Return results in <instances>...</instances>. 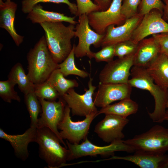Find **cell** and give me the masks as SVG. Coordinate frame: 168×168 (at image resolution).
Segmentation results:
<instances>
[{"mask_svg": "<svg viewBox=\"0 0 168 168\" xmlns=\"http://www.w3.org/2000/svg\"><path fill=\"white\" fill-rule=\"evenodd\" d=\"M16 83L10 79L0 81V96L5 102L11 103L12 100L20 102L21 99L14 90Z\"/></svg>", "mask_w": 168, "mask_h": 168, "instance_id": "f546056e", "label": "cell"}, {"mask_svg": "<svg viewBox=\"0 0 168 168\" xmlns=\"http://www.w3.org/2000/svg\"><path fill=\"white\" fill-rule=\"evenodd\" d=\"M24 100L30 116V127L37 128L38 116L42 112L40 101L34 91L24 95Z\"/></svg>", "mask_w": 168, "mask_h": 168, "instance_id": "4316f807", "label": "cell"}, {"mask_svg": "<svg viewBox=\"0 0 168 168\" xmlns=\"http://www.w3.org/2000/svg\"><path fill=\"white\" fill-rule=\"evenodd\" d=\"M164 1H165H165H168V0H164Z\"/></svg>", "mask_w": 168, "mask_h": 168, "instance_id": "7bdbcfd3", "label": "cell"}, {"mask_svg": "<svg viewBox=\"0 0 168 168\" xmlns=\"http://www.w3.org/2000/svg\"><path fill=\"white\" fill-rule=\"evenodd\" d=\"M159 46L160 53L168 57V33H161L153 35Z\"/></svg>", "mask_w": 168, "mask_h": 168, "instance_id": "d590c367", "label": "cell"}, {"mask_svg": "<svg viewBox=\"0 0 168 168\" xmlns=\"http://www.w3.org/2000/svg\"><path fill=\"white\" fill-rule=\"evenodd\" d=\"M167 120L168 121V110H166L165 115L163 117V121Z\"/></svg>", "mask_w": 168, "mask_h": 168, "instance_id": "f35d334b", "label": "cell"}, {"mask_svg": "<svg viewBox=\"0 0 168 168\" xmlns=\"http://www.w3.org/2000/svg\"><path fill=\"white\" fill-rule=\"evenodd\" d=\"M66 144L69 151L68 161L87 156H113L117 151L129 153L134 152V149L125 143L122 140L111 143L104 146H99L92 143L86 137L80 144H72L66 140Z\"/></svg>", "mask_w": 168, "mask_h": 168, "instance_id": "8992f818", "label": "cell"}, {"mask_svg": "<svg viewBox=\"0 0 168 168\" xmlns=\"http://www.w3.org/2000/svg\"><path fill=\"white\" fill-rule=\"evenodd\" d=\"M143 16L138 13L136 16L126 20L122 25L115 27L111 25L107 28L102 41V48L109 45L131 40L133 33L139 25Z\"/></svg>", "mask_w": 168, "mask_h": 168, "instance_id": "2e32d148", "label": "cell"}, {"mask_svg": "<svg viewBox=\"0 0 168 168\" xmlns=\"http://www.w3.org/2000/svg\"><path fill=\"white\" fill-rule=\"evenodd\" d=\"M36 142L39 145L40 157L50 168H57L66 165L69 150L63 147L60 141L49 128H37Z\"/></svg>", "mask_w": 168, "mask_h": 168, "instance_id": "277c9868", "label": "cell"}, {"mask_svg": "<svg viewBox=\"0 0 168 168\" xmlns=\"http://www.w3.org/2000/svg\"><path fill=\"white\" fill-rule=\"evenodd\" d=\"M129 122L127 118L105 114V118L96 125L94 131L104 142L110 143L124 138L123 130Z\"/></svg>", "mask_w": 168, "mask_h": 168, "instance_id": "9a60e30c", "label": "cell"}, {"mask_svg": "<svg viewBox=\"0 0 168 168\" xmlns=\"http://www.w3.org/2000/svg\"><path fill=\"white\" fill-rule=\"evenodd\" d=\"M160 53L159 46L154 37L145 38L138 44L133 66L146 67Z\"/></svg>", "mask_w": 168, "mask_h": 168, "instance_id": "ffe728a7", "label": "cell"}, {"mask_svg": "<svg viewBox=\"0 0 168 168\" xmlns=\"http://www.w3.org/2000/svg\"><path fill=\"white\" fill-rule=\"evenodd\" d=\"M70 112V108L66 105L64 117L58 128L61 130L60 135L63 140L66 139L72 144H78L87 137L90 125L97 113L86 116L82 121L74 122L71 119Z\"/></svg>", "mask_w": 168, "mask_h": 168, "instance_id": "ba28073f", "label": "cell"}, {"mask_svg": "<svg viewBox=\"0 0 168 168\" xmlns=\"http://www.w3.org/2000/svg\"><path fill=\"white\" fill-rule=\"evenodd\" d=\"M75 46L76 45L73 44L71 53L63 61L58 63V68L64 77L72 75L84 78L89 76L90 74L86 71L77 68L76 66L74 58Z\"/></svg>", "mask_w": 168, "mask_h": 168, "instance_id": "484cf974", "label": "cell"}, {"mask_svg": "<svg viewBox=\"0 0 168 168\" xmlns=\"http://www.w3.org/2000/svg\"><path fill=\"white\" fill-rule=\"evenodd\" d=\"M78 17L75 31V37L78 39L75 48V56L77 58L86 56L91 59L93 58V52L90 49L91 45L96 48L101 46L105 34H99L91 29L87 15L83 14Z\"/></svg>", "mask_w": 168, "mask_h": 168, "instance_id": "52a82bcc", "label": "cell"}, {"mask_svg": "<svg viewBox=\"0 0 168 168\" xmlns=\"http://www.w3.org/2000/svg\"><path fill=\"white\" fill-rule=\"evenodd\" d=\"M27 59V75L34 84L46 81L54 71L58 68V63L53 58L44 36L29 51Z\"/></svg>", "mask_w": 168, "mask_h": 168, "instance_id": "3957f363", "label": "cell"}, {"mask_svg": "<svg viewBox=\"0 0 168 168\" xmlns=\"http://www.w3.org/2000/svg\"><path fill=\"white\" fill-rule=\"evenodd\" d=\"M77 12V16L88 15L94 12L100 11V7L91 0H76Z\"/></svg>", "mask_w": 168, "mask_h": 168, "instance_id": "e575fe53", "label": "cell"}, {"mask_svg": "<svg viewBox=\"0 0 168 168\" xmlns=\"http://www.w3.org/2000/svg\"><path fill=\"white\" fill-rule=\"evenodd\" d=\"M17 4L11 1L3 2L0 0V27L6 30L16 45L19 46L23 40L24 36L16 32L14 25Z\"/></svg>", "mask_w": 168, "mask_h": 168, "instance_id": "d6986e66", "label": "cell"}, {"mask_svg": "<svg viewBox=\"0 0 168 168\" xmlns=\"http://www.w3.org/2000/svg\"><path fill=\"white\" fill-rule=\"evenodd\" d=\"M138 108V104L129 97L121 100L118 103L110 104L101 108L98 111L97 116L104 114H113L127 118L128 116L136 113Z\"/></svg>", "mask_w": 168, "mask_h": 168, "instance_id": "603a6c76", "label": "cell"}, {"mask_svg": "<svg viewBox=\"0 0 168 168\" xmlns=\"http://www.w3.org/2000/svg\"><path fill=\"white\" fill-rule=\"evenodd\" d=\"M88 89L82 95L77 93L74 88L69 90L61 97L71 110L72 116H84L98 112L93 96L96 87L92 85L93 78L89 75Z\"/></svg>", "mask_w": 168, "mask_h": 168, "instance_id": "30bf717a", "label": "cell"}, {"mask_svg": "<svg viewBox=\"0 0 168 168\" xmlns=\"http://www.w3.org/2000/svg\"><path fill=\"white\" fill-rule=\"evenodd\" d=\"M134 56L131 54L107 63L99 74L100 83H128Z\"/></svg>", "mask_w": 168, "mask_h": 168, "instance_id": "7c38bea8", "label": "cell"}, {"mask_svg": "<svg viewBox=\"0 0 168 168\" xmlns=\"http://www.w3.org/2000/svg\"><path fill=\"white\" fill-rule=\"evenodd\" d=\"M165 2L166 4L164 10L165 16L168 20V1H165Z\"/></svg>", "mask_w": 168, "mask_h": 168, "instance_id": "74e56055", "label": "cell"}, {"mask_svg": "<svg viewBox=\"0 0 168 168\" xmlns=\"http://www.w3.org/2000/svg\"><path fill=\"white\" fill-rule=\"evenodd\" d=\"M4 1H11V0H3Z\"/></svg>", "mask_w": 168, "mask_h": 168, "instance_id": "b9f144b4", "label": "cell"}, {"mask_svg": "<svg viewBox=\"0 0 168 168\" xmlns=\"http://www.w3.org/2000/svg\"><path fill=\"white\" fill-rule=\"evenodd\" d=\"M165 168H168V159L165 165Z\"/></svg>", "mask_w": 168, "mask_h": 168, "instance_id": "ab89813d", "label": "cell"}, {"mask_svg": "<svg viewBox=\"0 0 168 168\" xmlns=\"http://www.w3.org/2000/svg\"><path fill=\"white\" fill-rule=\"evenodd\" d=\"M93 98L96 107H105L112 102L130 97L132 88L128 83H102L99 82Z\"/></svg>", "mask_w": 168, "mask_h": 168, "instance_id": "5bb4252c", "label": "cell"}, {"mask_svg": "<svg viewBox=\"0 0 168 168\" xmlns=\"http://www.w3.org/2000/svg\"><path fill=\"white\" fill-rule=\"evenodd\" d=\"M44 30L48 48L55 61L59 63L71 53V40L75 37V25L65 26L62 22H45L40 24Z\"/></svg>", "mask_w": 168, "mask_h": 168, "instance_id": "7a4b0ae2", "label": "cell"}, {"mask_svg": "<svg viewBox=\"0 0 168 168\" xmlns=\"http://www.w3.org/2000/svg\"><path fill=\"white\" fill-rule=\"evenodd\" d=\"M130 72L131 77L128 82L130 86L148 91L154 98L155 108L152 112H148L150 118L154 122L162 123L166 110L168 89L156 84L145 67L133 66Z\"/></svg>", "mask_w": 168, "mask_h": 168, "instance_id": "6da1fadb", "label": "cell"}, {"mask_svg": "<svg viewBox=\"0 0 168 168\" xmlns=\"http://www.w3.org/2000/svg\"><path fill=\"white\" fill-rule=\"evenodd\" d=\"M168 155L136 151L133 154L123 156L114 155L105 160L119 159L133 162L141 168H165Z\"/></svg>", "mask_w": 168, "mask_h": 168, "instance_id": "ac0fdd59", "label": "cell"}, {"mask_svg": "<svg viewBox=\"0 0 168 168\" xmlns=\"http://www.w3.org/2000/svg\"><path fill=\"white\" fill-rule=\"evenodd\" d=\"M138 14L142 16L149 12L153 9H156L162 12L165 5L161 0H142Z\"/></svg>", "mask_w": 168, "mask_h": 168, "instance_id": "836d02e7", "label": "cell"}, {"mask_svg": "<svg viewBox=\"0 0 168 168\" xmlns=\"http://www.w3.org/2000/svg\"><path fill=\"white\" fill-rule=\"evenodd\" d=\"M162 12L153 9L145 14L134 30L131 40L138 44L150 35L168 33V23L162 17Z\"/></svg>", "mask_w": 168, "mask_h": 168, "instance_id": "4fadbf2b", "label": "cell"}, {"mask_svg": "<svg viewBox=\"0 0 168 168\" xmlns=\"http://www.w3.org/2000/svg\"><path fill=\"white\" fill-rule=\"evenodd\" d=\"M115 45L105 46L97 52H93V58L96 62H109L113 60L115 56Z\"/></svg>", "mask_w": 168, "mask_h": 168, "instance_id": "d6a6232c", "label": "cell"}, {"mask_svg": "<svg viewBox=\"0 0 168 168\" xmlns=\"http://www.w3.org/2000/svg\"><path fill=\"white\" fill-rule=\"evenodd\" d=\"M122 1L123 0H112L106 10L94 12L87 15L90 27L97 33L105 34L109 26L123 24L126 19L121 13Z\"/></svg>", "mask_w": 168, "mask_h": 168, "instance_id": "8fae6325", "label": "cell"}, {"mask_svg": "<svg viewBox=\"0 0 168 168\" xmlns=\"http://www.w3.org/2000/svg\"><path fill=\"white\" fill-rule=\"evenodd\" d=\"M141 2V0H123L121 11L126 19L138 14V8Z\"/></svg>", "mask_w": 168, "mask_h": 168, "instance_id": "1f68e13d", "label": "cell"}, {"mask_svg": "<svg viewBox=\"0 0 168 168\" xmlns=\"http://www.w3.org/2000/svg\"><path fill=\"white\" fill-rule=\"evenodd\" d=\"M138 44H135L130 40L115 44V56L121 58L131 54H134L137 50Z\"/></svg>", "mask_w": 168, "mask_h": 168, "instance_id": "4dcf8cb0", "label": "cell"}, {"mask_svg": "<svg viewBox=\"0 0 168 168\" xmlns=\"http://www.w3.org/2000/svg\"><path fill=\"white\" fill-rule=\"evenodd\" d=\"M28 14L26 18L33 23L65 22L76 25L78 23L75 20V16H68L63 13L45 10L38 4L35 5Z\"/></svg>", "mask_w": 168, "mask_h": 168, "instance_id": "7402d4cb", "label": "cell"}, {"mask_svg": "<svg viewBox=\"0 0 168 168\" xmlns=\"http://www.w3.org/2000/svg\"><path fill=\"white\" fill-rule=\"evenodd\" d=\"M46 81L57 90L60 97L70 89L79 86L76 80L65 78L58 68L54 71Z\"/></svg>", "mask_w": 168, "mask_h": 168, "instance_id": "d4e9b609", "label": "cell"}, {"mask_svg": "<svg viewBox=\"0 0 168 168\" xmlns=\"http://www.w3.org/2000/svg\"><path fill=\"white\" fill-rule=\"evenodd\" d=\"M124 142L135 152L165 154L168 151V129L161 125H156L147 132Z\"/></svg>", "mask_w": 168, "mask_h": 168, "instance_id": "5b68a950", "label": "cell"}, {"mask_svg": "<svg viewBox=\"0 0 168 168\" xmlns=\"http://www.w3.org/2000/svg\"><path fill=\"white\" fill-rule=\"evenodd\" d=\"M100 8V11H105L109 7L112 2L111 0H91Z\"/></svg>", "mask_w": 168, "mask_h": 168, "instance_id": "8d00e7d4", "label": "cell"}, {"mask_svg": "<svg viewBox=\"0 0 168 168\" xmlns=\"http://www.w3.org/2000/svg\"><path fill=\"white\" fill-rule=\"evenodd\" d=\"M154 82L168 89V57L160 53L146 67Z\"/></svg>", "mask_w": 168, "mask_h": 168, "instance_id": "44dd1931", "label": "cell"}, {"mask_svg": "<svg viewBox=\"0 0 168 168\" xmlns=\"http://www.w3.org/2000/svg\"><path fill=\"white\" fill-rule=\"evenodd\" d=\"M8 79L17 84L21 91L24 95L34 91V84L26 74L22 65L20 63L15 64L8 75Z\"/></svg>", "mask_w": 168, "mask_h": 168, "instance_id": "cb8c5ba5", "label": "cell"}, {"mask_svg": "<svg viewBox=\"0 0 168 168\" xmlns=\"http://www.w3.org/2000/svg\"><path fill=\"white\" fill-rule=\"evenodd\" d=\"M38 99L41 106L42 113L38 118L37 128H49L58 137L61 143L68 148L66 144L60 137L58 128L64 117L66 102L61 97L57 101Z\"/></svg>", "mask_w": 168, "mask_h": 168, "instance_id": "9c48e42d", "label": "cell"}, {"mask_svg": "<svg viewBox=\"0 0 168 168\" xmlns=\"http://www.w3.org/2000/svg\"><path fill=\"white\" fill-rule=\"evenodd\" d=\"M40 2L64 3L68 5L72 14L77 16V9L75 3L71 2L69 0H23L21 2V10L24 13H28L36 5Z\"/></svg>", "mask_w": 168, "mask_h": 168, "instance_id": "f1b7e54d", "label": "cell"}, {"mask_svg": "<svg viewBox=\"0 0 168 168\" xmlns=\"http://www.w3.org/2000/svg\"><path fill=\"white\" fill-rule=\"evenodd\" d=\"M37 128L30 127L21 134L11 135L0 128V138L9 142L16 156L23 161L29 157V144L36 142Z\"/></svg>", "mask_w": 168, "mask_h": 168, "instance_id": "e0dca14e", "label": "cell"}, {"mask_svg": "<svg viewBox=\"0 0 168 168\" xmlns=\"http://www.w3.org/2000/svg\"><path fill=\"white\" fill-rule=\"evenodd\" d=\"M166 108H168V101L166 103Z\"/></svg>", "mask_w": 168, "mask_h": 168, "instance_id": "60d3db41", "label": "cell"}, {"mask_svg": "<svg viewBox=\"0 0 168 168\" xmlns=\"http://www.w3.org/2000/svg\"><path fill=\"white\" fill-rule=\"evenodd\" d=\"M34 92L38 98L49 101H56L60 97L57 90L46 81L34 84Z\"/></svg>", "mask_w": 168, "mask_h": 168, "instance_id": "83f0119b", "label": "cell"}]
</instances>
